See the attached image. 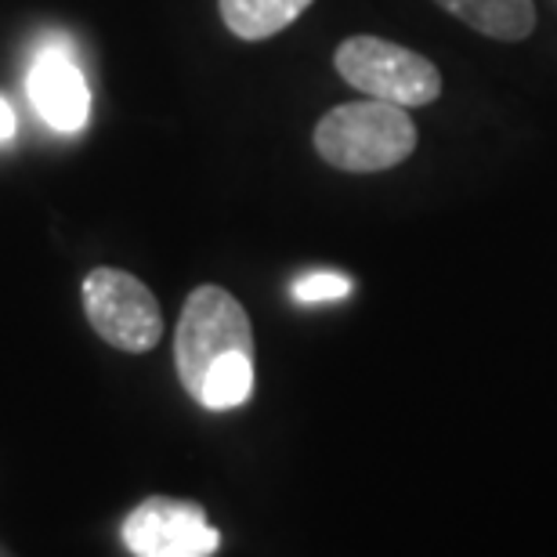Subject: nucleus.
I'll return each mask as SVG.
<instances>
[{
	"mask_svg": "<svg viewBox=\"0 0 557 557\" xmlns=\"http://www.w3.org/2000/svg\"><path fill=\"white\" fill-rule=\"evenodd\" d=\"M15 138V109H11L8 98H0V145Z\"/></svg>",
	"mask_w": 557,
	"mask_h": 557,
	"instance_id": "10",
	"label": "nucleus"
},
{
	"mask_svg": "<svg viewBox=\"0 0 557 557\" xmlns=\"http://www.w3.org/2000/svg\"><path fill=\"white\" fill-rule=\"evenodd\" d=\"M124 543L135 557H210L221 536L203 507L171 496H149L124 521Z\"/></svg>",
	"mask_w": 557,
	"mask_h": 557,
	"instance_id": "5",
	"label": "nucleus"
},
{
	"mask_svg": "<svg viewBox=\"0 0 557 557\" xmlns=\"http://www.w3.org/2000/svg\"><path fill=\"white\" fill-rule=\"evenodd\" d=\"M417 149V124L409 109L366 98L330 109L315 124V152L337 171L376 174L398 166Z\"/></svg>",
	"mask_w": 557,
	"mask_h": 557,
	"instance_id": "2",
	"label": "nucleus"
},
{
	"mask_svg": "<svg viewBox=\"0 0 557 557\" xmlns=\"http://www.w3.org/2000/svg\"><path fill=\"white\" fill-rule=\"evenodd\" d=\"M182 387L203 409H239L253 392V326L247 308L221 286L188 294L174 333Z\"/></svg>",
	"mask_w": 557,
	"mask_h": 557,
	"instance_id": "1",
	"label": "nucleus"
},
{
	"mask_svg": "<svg viewBox=\"0 0 557 557\" xmlns=\"http://www.w3.org/2000/svg\"><path fill=\"white\" fill-rule=\"evenodd\" d=\"M87 322L116 351L145 355L163 337V311L152 289L124 269H95L84 278Z\"/></svg>",
	"mask_w": 557,
	"mask_h": 557,
	"instance_id": "4",
	"label": "nucleus"
},
{
	"mask_svg": "<svg viewBox=\"0 0 557 557\" xmlns=\"http://www.w3.org/2000/svg\"><path fill=\"white\" fill-rule=\"evenodd\" d=\"M434 4L493 40L515 44L532 37V29H536V4L532 0H434Z\"/></svg>",
	"mask_w": 557,
	"mask_h": 557,
	"instance_id": "7",
	"label": "nucleus"
},
{
	"mask_svg": "<svg viewBox=\"0 0 557 557\" xmlns=\"http://www.w3.org/2000/svg\"><path fill=\"white\" fill-rule=\"evenodd\" d=\"M333 65L355 91L403 109L431 106L442 95V73L423 54L384 37H348L333 54Z\"/></svg>",
	"mask_w": 557,
	"mask_h": 557,
	"instance_id": "3",
	"label": "nucleus"
},
{
	"mask_svg": "<svg viewBox=\"0 0 557 557\" xmlns=\"http://www.w3.org/2000/svg\"><path fill=\"white\" fill-rule=\"evenodd\" d=\"M221 18L239 40H269L305 15L311 0H218Z\"/></svg>",
	"mask_w": 557,
	"mask_h": 557,
	"instance_id": "8",
	"label": "nucleus"
},
{
	"mask_svg": "<svg viewBox=\"0 0 557 557\" xmlns=\"http://www.w3.org/2000/svg\"><path fill=\"white\" fill-rule=\"evenodd\" d=\"M26 91L44 124L62 135H76L91 120V87H87L81 65L73 62V48L62 33H48L37 44L26 73Z\"/></svg>",
	"mask_w": 557,
	"mask_h": 557,
	"instance_id": "6",
	"label": "nucleus"
},
{
	"mask_svg": "<svg viewBox=\"0 0 557 557\" xmlns=\"http://www.w3.org/2000/svg\"><path fill=\"white\" fill-rule=\"evenodd\" d=\"M351 294V278L337 272H308L294 283V300L300 305H326Z\"/></svg>",
	"mask_w": 557,
	"mask_h": 557,
	"instance_id": "9",
	"label": "nucleus"
}]
</instances>
